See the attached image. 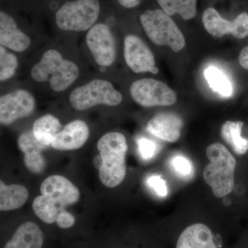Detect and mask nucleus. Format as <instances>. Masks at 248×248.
Here are the masks:
<instances>
[{"mask_svg": "<svg viewBox=\"0 0 248 248\" xmlns=\"http://www.w3.org/2000/svg\"><path fill=\"white\" fill-rule=\"evenodd\" d=\"M204 76L210 87L223 97H231L233 86L230 78L221 68L209 66L204 71Z\"/></svg>", "mask_w": 248, "mask_h": 248, "instance_id": "obj_23", "label": "nucleus"}, {"mask_svg": "<svg viewBox=\"0 0 248 248\" xmlns=\"http://www.w3.org/2000/svg\"><path fill=\"white\" fill-rule=\"evenodd\" d=\"M18 66L19 62L16 55L0 46V81L2 82L14 78Z\"/></svg>", "mask_w": 248, "mask_h": 248, "instance_id": "obj_24", "label": "nucleus"}, {"mask_svg": "<svg viewBox=\"0 0 248 248\" xmlns=\"http://www.w3.org/2000/svg\"><path fill=\"white\" fill-rule=\"evenodd\" d=\"M30 37L17 27L16 20L4 11L0 12V45L13 51L22 53L29 48Z\"/></svg>", "mask_w": 248, "mask_h": 248, "instance_id": "obj_17", "label": "nucleus"}, {"mask_svg": "<svg viewBox=\"0 0 248 248\" xmlns=\"http://www.w3.org/2000/svg\"><path fill=\"white\" fill-rule=\"evenodd\" d=\"M86 45L94 62L99 66H112L116 60V46L113 34L106 24L98 23L88 31Z\"/></svg>", "mask_w": 248, "mask_h": 248, "instance_id": "obj_9", "label": "nucleus"}, {"mask_svg": "<svg viewBox=\"0 0 248 248\" xmlns=\"http://www.w3.org/2000/svg\"><path fill=\"white\" fill-rule=\"evenodd\" d=\"M124 57L127 66L134 73H158L153 52L138 36L128 35L125 37Z\"/></svg>", "mask_w": 248, "mask_h": 248, "instance_id": "obj_12", "label": "nucleus"}, {"mask_svg": "<svg viewBox=\"0 0 248 248\" xmlns=\"http://www.w3.org/2000/svg\"><path fill=\"white\" fill-rule=\"evenodd\" d=\"M89 135V128L86 122L74 120L64 125L57 134L51 146L60 151L79 149L87 141Z\"/></svg>", "mask_w": 248, "mask_h": 248, "instance_id": "obj_13", "label": "nucleus"}, {"mask_svg": "<svg viewBox=\"0 0 248 248\" xmlns=\"http://www.w3.org/2000/svg\"><path fill=\"white\" fill-rule=\"evenodd\" d=\"M97 147L102 159L99 170V179L108 187H117L122 184L126 174V139L122 133L110 132L99 139Z\"/></svg>", "mask_w": 248, "mask_h": 248, "instance_id": "obj_2", "label": "nucleus"}, {"mask_svg": "<svg viewBox=\"0 0 248 248\" xmlns=\"http://www.w3.org/2000/svg\"><path fill=\"white\" fill-rule=\"evenodd\" d=\"M202 23L210 35L222 37L232 35L238 39L248 36V14L242 13L232 20L222 17L215 8H207L202 15Z\"/></svg>", "mask_w": 248, "mask_h": 248, "instance_id": "obj_10", "label": "nucleus"}, {"mask_svg": "<svg viewBox=\"0 0 248 248\" xmlns=\"http://www.w3.org/2000/svg\"><path fill=\"white\" fill-rule=\"evenodd\" d=\"M183 121L179 116L172 112H161L148 122L146 130L153 136L165 141H177L181 137Z\"/></svg>", "mask_w": 248, "mask_h": 248, "instance_id": "obj_15", "label": "nucleus"}, {"mask_svg": "<svg viewBox=\"0 0 248 248\" xmlns=\"http://www.w3.org/2000/svg\"><path fill=\"white\" fill-rule=\"evenodd\" d=\"M146 35L155 44L166 46L178 53L184 48L186 40L171 16L163 10H146L140 17Z\"/></svg>", "mask_w": 248, "mask_h": 248, "instance_id": "obj_5", "label": "nucleus"}, {"mask_svg": "<svg viewBox=\"0 0 248 248\" xmlns=\"http://www.w3.org/2000/svg\"><path fill=\"white\" fill-rule=\"evenodd\" d=\"M41 195L36 197L32 207L36 216L46 223L52 224L67 207L79 200V189L61 175H51L42 182Z\"/></svg>", "mask_w": 248, "mask_h": 248, "instance_id": "obj_1", "label": "nucleus"}, {"mask_svg": "<svg viewBox=\"0 0 248 248\" xmlns=\"http://www.w3.org/2000/svg\"><path fill=\"white\" fill-rule=\"evenodd\" d=\"M123 101V96L107 80L96 79L76 88L69 96L71 107L77 110H89L96 106L116 107Z\"/></svg>", "mask_w": 248, "mask_h": 248, "instance_id": "obj_6", "label": "nucleus"}, {"mask_svg": "<svg viewBox=\"0 0 248 248\" xmlns=\"http://www.w3.org/2000/svg\"><path fill=\"white\" fill-rule=\"evenodd\" d=\"M175 248H220V245L210 227L196 223L186 227L180 233Z\"/></svg>", "mask_w": 248, "mask_h": 248, "instance_id": "obj_14", "label": "nucleus"}, {"mask_svg": "<svg viewBox=\"0 0 248 248\" xmlns=\"http://www.w3.org/2000/svg\"><path fill=\"white\" fill-rule=\"evenodd\" d=\"M100 14L98 0L67 1L57 11L55 22L60 29L84 32L95 25Z\"/></svg>", "mask_w": 248, "mask_h": 248, "instance_id": "obj_7", "label": "nucleus"}, {"mask_svg": "<svg viewBox=\"0 0 248 248\" xmlns=\"http://www.w3.org/2000/svg\"><path fill=\"white\" fill-rule=\"evenodd\" d=\"M130 94L137 104L144 108L169 107L177 100V94L169 86L152 78L134 81Z\"/></svg>", "mask_w": 248, "mask_h": 248, "instance_id": "obj_8", "label": "nucleus"}, {"mask_svg": "<svg viewBox=\"0 0 248 248\" xmlns=\"http://www.w3.org/2000/svg\"><path fill=\"white\" fill-rule=\"evenodd\" d=\"M161 10L170 16H180L184 20L195 17L197 12V0H157Z\"/></svg>", "mask_w": 248, "mask_h": 248, "instance_id": "obj_22", "label": "nucleus"}, {"mask_svg": "<svg viewBox=\"0 0 248 248\" xmlns=\"http://www.w3.org/2000/svg\"><path fill=\"white\" fill-rule=\"evenodd\" d=\"M147 184L161 197H166L168 195L167 184L161 176L153 174L147 179Z\"/></svg>", "mask_w": 248, "mask_h": 248, "instance_id": "obj_27", "label": "nucleus"}, {"mask_svg": "<svg viewBox=\"0 0 248 248\" xmlns=\"http://www.w3.org/2000/svg\"><path fill=\"white\" fill-rule=\"evenodd\" d=\"M242 122L228 121L223 124L221 135L223 141L231 147L234 153L238 155L246 154L248 151V140L241 136Z\"/></svg>", "mask_w": 248, "mask_h": 248, "instance_id": "obj_21", "label": "nucleus"}, {"mask_svg": "<svg viewBox=\"0 0 248 248\" xmlns=\"http://www.w3.org/2000/svg\"><path fill=\"white\" fill-rule=\"evenodd\" d=\"M43 244V232L40 227L27 221L18 227L4 248H42Z\"/></svg>", "mask_w": 248, "mask_h": 248, "instance_id": "obj_18", "label": "nucleus"}, {"mask_svg": "<svg viewBox=\"0 0 248 248\" xmlns=\"http://www.w3.org/2000/svg\"><path fill=\"white\" fill-rule=\"evenodd\" d=\"M31 75L38 82L48 81L53 91L60 93L68 89L78 79L79 68L74 62L63 58L58 50L50 49L32 66Z\"/></svg>", "mask_w": 248, "mask_h": 248, "instance_id": "obj_4", "label": "nucleus"}, {"mask_svg": "<svg viewBox=\"0 0 248 248\" xmlns=\"http://www.w3.org/2000/svg\"><path fill=\"white\" fill-rule=\"evenodd\" d=\"M19 149L24 153V163L28 170L39 174L44 172L46 166L42 152L48 146L37 141L32 130H27L19 135L17 140Z\"/></svg>", "mask_w": 248, "mask_h": 248, "instance_id": "obj_16", "label": "nucleus"}, {"mask_svg": "<svg viewBox=\"0 0 248 248\" xmlns=\"http://www.w3.org/2000/svg\"><path fill=\"white\" fill-rule=\"evenodd\" d=\"M138 151L142 159L150 160L157 154L158 146L155 142L145 138L138 140Z\"/></svg>", "mask_w": 248, "mask_h": 248, "instance_id": "obj_26", "label": "nucleus"}, {"mask_svg": "<svg viewBox=\"0 0 248 248\" xmlns=\"http://www.w3.org/2000/svg\"><path fill=\"white\" fill-rule=\"evenodd\" d=\"M62 129L60 121L55 116L46 114L35 121L32 130L37 141L48 146H51L54 138Z\"/></svg>", "mask_w": 248, "mask_h": 248, "instance_id": "obj_20", "label": "nucleus"}, {"mask_svg": "<svg viewBox=\"0 0 248 248\" xmlns=\"http://www.w3.org/2000/svg\"><path fill=\"white\" fill-rule=\"evenodd\" d=\"M239 61L243 68L248 70V45L243 48L240 53Z\"/></svg>", "mask_w": 248, "mask_h": 248, "instance_id": "obj_29", "label": "nucleus"}, {"mask_svg": "<svg viewBox=\"0 0 248 248\" xmlns=\"http://www.w3.org/2000/svg\"><path fill=\"white\" fill-rule=\"evenodd\" d=\"M119 4L126 9H133L141 2L142 0H117Z\"/></svg>", "mask_w": 248, "mask_h": 248, "instance_id": "obj_30", "label": "nucleus"}, {"mask_svg": "<svg viewBox=\"0 0 248 248\" xmlns=\"http://www.w3.org/2000/svg\"><path fill=\"white\" fill-rule=\"evenodd\" d=\"M206 156L210 163L204 168V181L217 198H224L234 190L236 161L224 145L212 143L207 148Z\"/></svg>", "mask_w": 248, "mask_h": 248, "instance_id": "obj_3", "label": "nucleus"}, {"mask_svg": "<svg viewBox=\"0 0 248 248\" xmlns=\"http://www.w3.org/2000/svg\"><path fill=\"white\" fill-rule=\"evenodd\" d=\"M35 97L27 90L18 89L0 97V123L11 125L20 119L26 118L35 110Z\"/></svg>", "mask_w": 248, "mask_h": 248, "instance_id": "obj_11", "label": "nucleus"}, {"mask_svg": "<svg viewBox=\"0 0 248 248\" xmlns=\"http://www.w3.org/2000/svg\"><path fill=\"white\" fill-rule=\"evenodd\" d=\"M29 197V191L25 186L19 184L6 185L0 182V210L11 211L20 208Z\"/></svg>", "mask_w": 248, "mask_h": 248, "instance_id": "obj_19", "label": "nucleus"}, {"mask_svg": "<svg viewBox=\"0 0 248 248\" xmlns=\"http://www.w3.org/2000/svg\"><path fill=\"white\" fill-rule=\"evenodd\" d=\"M56 223L62 229H67V228H71L75 224L76 218L71 213L65 210L58 215Z\"/></svg>", "mask_w": 248, "mask_h": 248, "instance_id": "obj_28", "label": "nucleus"}, {"mask_svg": "<svg viewBox=\"0 0 248 248\" xmlns=\"http://www.w3.org/2000/svg\"><path fill=\"white\" fill-rule=\"evenodd\" d=\"M93 165L99 170L102 165V159L100 155H98L94 156L93 160Z\"/></svg>", "mask_w": 248, "mask_h": 248, "instance_id": "obj_31", "label": "nucleus"}, {"mask_svg": "<svg viewBox=\"0 0 248 248\" xmlns=\"http://www.w3.org/2000/svg\"><path fill=\"white\" fill-rule=\"evenodd\" d=\"M170 166L174 172L183 179H190L193 175V165L184 155H174L170 160Z\"/></svg>", "mask_w": 248, "mask_h": 248, "instance_id": "obj_25", "label": "nucleus"}]
</instances>
